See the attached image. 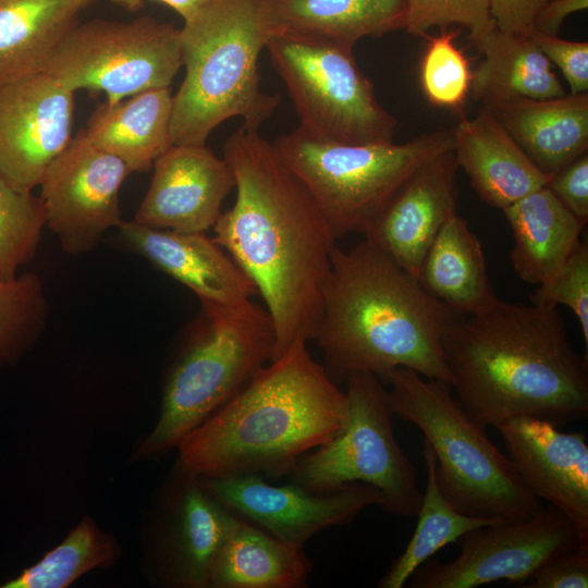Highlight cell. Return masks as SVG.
Masks as SVG:
<instances>
[{
  "label": "cell",
  "mask_w": 588,
  "mask_h": 588,
  "mask_svg": "<svg viewBox=\"0 0 588 588\" xmlns=\"http://www.w3.org/2000/svg\"><path fill=\"white\" fill-rule=\"evenodd\" d=\"M236 199L213 240L261 295L275 332L272 360L315 340L334 237L318 205L258 128L242 125L223 144Z\"/></svg>",
  "instance_id": "obj_1"
},
{
  "label": "cell",
  "mask_w": 588,
  "mask_h": 588,
  "mask_svg": "<svg viewBox=\"0 0 588 588\" xmlns=\"http://www.w3.org/2000/svg\"><path fill=\"white\" fill-rule=\"evenodd\" d=\"M444 358L464 409L485 427L517 416L556 426L588 416V357L558 307L499 299L448 333Z\"/></svg>",
  "instance_id": "obj_2"
},
{
  "label": "cell",
  "mask_w": 588,
  "mask_h": 588,
  "mask_svg": "<svg viewBox=\"0 0 588 588\" xmlns=\"http://www.w3.org/2000/svg\"><path fill=\"white\" fill-rule=\"evenodd\" d=\"M463 317L364 238L333 248L315 341L336 384L358 372L408 368L452 387L443 343Z\"/></svg>",
  "instance_id": "obj_3"
},
{
  "label": "cell",
  "mask_w": 588,
  "mask_h": 588,
  "mask_svg": "<svg viewBox=\"0 0 588 588\" xmlns=\"http://www.w3.org/2000/svg\"><path fill=\"white\" fill-rule=\"evenodd\" d=\"M293 345L177 445V464L201 477L289 476L298 460L343 430L345 392Z\"/></svg>",
  "instance_id": "obj_4"
},
{
  "label": "cell",
  "mask_w": 588,
  "mask_h": 588,
  "mask_svg": "<svg viewBox=\"0 0 588 588\" xmlns=\"http://www.w3.org/2000/svg\"><path fill=\"white\" fill-rule=\"evenodd\" d=\"M275 27L270 0H211L180 29L185 76L173 95L172 145H205L223 121L258 128L280 97L260 89L258 60Z\"/></svg>",
  "instance_id": "obj_5"
},
{
  "label": "cell",
  "mask_w": 588,
  "mask_h": 588,
  "mask_svg": "<svg viewBox=\"0 0 588 588\" xmlns=\"http://www.w3.org/2000/svg\"><path fill=\"white\" fill-rule=\"evenodd\" d=\"M379 379L389 387L393 415L419 428L431 446L440 489L460 512L506 523L527 519L542 507L449 383L408 368L389 370Z\"/></svg>",
  "instance_id": "obj_6"
},
{
  "label": "cell",
  "mask_w": 588,
  "mask_h": 588,
  "mask_svg": "<svg viewBox=\"0 0 588 588\" xmlns=\"http://www.w3.org/2000/svg\"><path fill=\"white\" fill-rule=\"evenodd\" d=\"M166 375L152 430L135 460L161 456L237 394L272 360L275 332L268 310L252 299L237 305H201Z\"/></svg>",
  "instance_id": "obj_7"
},
{
  "label": "cell",
  "mask_w": 588,
  "mask_h": 588,
  "mask_svg": "<svg viewBox=\"0 0 588 588\" xmlns=\"http://www.w3.org/2000/svg\"><path fill=\"white\" fill-rule=\"evenodd\" d=\"M274 148L324 216L336 241L368 230L411 176L432 158L453 149L452 130L395 144H347L298 126Z\"/></svg>",
  "instance_id": "obj_8"
},
{
  "label": "cell",
  "mask_w": 588,
  "mask_h": 588,
  "mask_svg": "<svg viewBox=\"0 0 588 588\" xmlns=\"http://www.w3.org/2000/svg\"><path fill=\"white\" fill-rule=\"evenodd\" d=\"M346 382L345 427L303 455L287 476L290 481L314 490L369 485L381 494V510L401 517L416 516L422 492L415 467L395 438L384 384L368 372L354 373Z\"/></svg>",
  "instance_id": "obj_9"
},
{
  "label": "cell",
  "mask_w": 588,
  "mask_h": 588,
  "mask_svg": "<svg viewBox=\"0 0 588 588\" xmlns=\"http://www.w3.org/2000/svg\"><path fill=\"white\" fill-rule=\"evenodd\" d=\"M266 48L287 87L301 127L340 143L392 140L396 120L378 102L353 49L290 32L274 33Z\"/></svg>",
  "instance_id": "obj_10"
},
{
  "label": "cell",
  "mask_w": 588,
  "mask_h": 588,
  "mask_svg": "<svg viewBox=\"0 0 588 588\" xmlns=\"http://www.w3.org/2000/svg\"><path fill=\"white\" fill-rule=\"evenodd\" d=\"M183 65L180 29L150 16L77 23L59 42L45 73L72 93H102L109 103L169 87Z\"/></svg>",
  "instance_id": "obj_11"
},
{
  "label": "cell",
  "mask_w": 588,
  "mask_h": 588,
  "mask_svg": "<svg viewBox=\"0 0 588 588\" xmlns=\"http://www.w3.org/2000/svg\"><path fill=\"white\" fill-rule=\"evenodd\" d=\"M240 520L200 476L176 463L160 489L149 524L151 577L167 587L209 588L216 559Z\"/></svg>",
  "instance_id": "obj_12"
},
{
  "label": "cell",
  "mask_w": 588,
  "mask_h": 588,
  "mask_svg": "<svg viewBox=\"0 0 588 588\" xmlns=\"http://www.w3.org/2000/svg\"><path fill=\"white\" fill-rule=\"evenodd\" d=\"M456 542L460 553L454 560L429 559L408 586L474 588L502 579L524 584L548 560L580 544L572 522L552 505L524 520L479 526Z\"/></svg>",
  "instance_id": "obj_13"
},
{
  "label": "cell",
  "mask_w": 588,
  "mask_h": 588,
  "mask_svg": "<svg viewBox=\"0 0 588 588\" xmlns=\"http://www.w3.org/2000/svg\"><path fill=\"white\" fill-rule=\"evenodd\" d=\"M128 167L95 146L84 128L51 161L41 181L48 226L72 255L93 250L103 234L122 224L119 194Z\"/></svg>",
  "instance_id": "obj_14"
},
{
  "label": "cell",
  "mask_w": 588,
  "mask_h": 588,
  "mask_svg": "<svg viewBox=\"0 0 588 588\" xmlns=\"http://www.w3.org/2000/svg\"><path fill=\"white\" fill-rule=\"evenodd\" d=\"M201 479L240 518L299 549L320 531L348 524L382 502L377 489L360 482L314 490L292 481L272 485L252 474Z\"/></svg>",
  "instance_id": "obj_15"
},
{
  "label": "cell",
  "mask_w": 588,
  "mask_h": 588,
  "mask_svg": "<svg viewBox=\"0 0 588 588\" xmlns=\"http://www.w3.org/2000/svg\"><path fill=\"white\" fill-rule=\"evenodd\" d=\"M74 93L45 72L0 85V174L32 192L72 138Z\"/></svg>",
  "instance_id": "obj_16"
},
{
  "label": "cell",
  "mask_w": 588,
  "mask_h": 588,
  "mask_svg": "<svg viewBox=\"0 0 588 588\" xmlns=\"http://www.w3.org/2000/svg\"><path fill=\"white\" fill-rule=\"evenodd\" d=\"M519 476L539 499L561 511L588 546V444L540 418L517 416L495 427Z\"/></svg>",
  "instance_id": "obj_17"
},
{
  "label": "cell",
  "mask_w": 588,
  "mask_h": 588,
  "mask_svg": "<svg viewBox=\"0 0 588 588\" xmlns=\"http://www.w3.org/2000/svg\"><path fill=\"white\" fill-rule=\"evenodd\" d=\"M233 187L234 174L223 157L206 145H172L155 160L134 221L154 229L206 233Z\"/></svg>",
  "instance_id": "obj_18"
},
{
  "label": "cell",
  "mask_w": 588,
  "mask_h": 588,
  "mask_svg": "<svg viewBox=\"0 0 588 588\" xmlns=\"http://www.w3.org/2000/svg\"><path fill=\"white\" fill-rule=\"evenodd\" d=\"M453 149L418 169L378 215L364 236L417 279L424 257L456 212Z\"/></svg>",
  "instance_id": "obj_19"
},
{
  "label": "cell",
  "mask_w": 588,
  "mask_h": 588,
  "mask_svg": "<svg viewBox=\"0 0 588 588\" xmlns=\"http://www.w3.org/2000/svg\"><path fill=\"white\" fill-rule=\"evenodd\" d=\"M119 230L135 253L191 289L201 305H237L258 293L232 257L205 233L154 229L134 220L123 221Z\"/></svg>",
  "instance_id": "obj_20"
},
{
  "label": "cell",
  "mask_w": 588,
  "mask_h": 588,
  "mask_svg": "<svg viewBox=\"0 0 588 588\" xmlns=\"http://www.w3.org/2000/svg\"><path fill=\"white\" fill-rule=\"evenodd\" d=\"M453 152L478 196L491 207L505 209L543 187L546 176L485 106L463 118L452 130Z\"/></svg>",
  "instance_id": "obj_21"
},
{
  "label": "cell",
  "mask_w": 588,
  "mask_h": 588,
  "mask_svg": "<svg viewBox=\"0 0 588 588\" xmlns=\"http://www.w3.org/2000/svg\"><path fill=\"white\" fill-rule=\"evenodd\" d=\"M485 107L548 179L587 152V93L551 99L515 98Z\"/></svg>",
  "instance_id": "obj_22"
},
{
  "label": "cell",
  "mask_w": 588,
  "mask_h": 588,
  "mask_svg": "<svg viewBox=\"0 0 588 588\" xmlns=\"http://www.w3.org/2000/svg\"><path fill=\"white\" fill-rule=\"evenodd\" d=\"M417 280L432 297L464 317L478 315L500 299L489 280L481 243L456 212L427 250Z\"/></svg>",
  "instance_id": "obj_23"
},
{
  "label": "cell",
  "mask_w": 588,
  "mask_h": 588,
  "mask_svg": "<svg viewBox=\"0 0 588 588\" xmlns=\"http://www.w3.org/2000/svg\"><path fill=\"white\" fill-rule=\"evenodd\" d=\"M173 95L152 88L119 102H101L84 128L88 139L121 159L131 172H146L172 146Z\"/></svg>",
  "instance_id": "obj_24"
},
{
  "label": "cell",
  "mask_w": 588,
  "mask_h": 588,
  "mask_svg": "<svg viewBox=\"0 0 588 588\" xmlns=\"http://www.w3.org/2000/svg\"><path fill=\"white\" fill-rule=\"evenodd\" d=\"M513 235L511 261L517 277L531 284L549 280L580 241L587 223L543 186L503 209Z\"/></svg>",
  "instance_id": "obj_25"
},
{
  "label": "cell",
  "mask_w": 588,
  "mask_h": 588,
  "mask_svg": "<svg viewBox=\"0 0 588 588\" xmlns=\"http://www.w3.org/2000/svg\"><path fill=\"white\" fill-rule=\"evenodd\" d=\"M90 0H0V85L45 71Z\"/></svg>",
  "instance_id": "obj_26"
},
{
  "label": "cell",
  "mask_w": 588,
  "mask_h": 588,
  "mask_svg": "<svg viewBox=\"0 0 588 588\" xmlns=\"http://www.w3.org/2000/svg\"><path fill=\"white\" fill-rule=\"evenodd\" d=\"M483 60L473 71V97L491 106L515 98L551 99L566 95L551 62L531 37L494 27L476 46Z\"/></svg>",
  "instance_id": "obj_27"
},
{
  "label": "cell",
  "mask_w": 588,
  "mask_h": 588,
  "mask_svg": "<svg viewBox=\"0 0 588 588\" xmlns=\"http://www.w3.org/2000/svg\"><path fill=\"white\" fill-rule=\"evenodd\" d=\"M311 569L303 549L241 518L216 559L209 588H304Z\"/></svg>",
  "instance_id": "obj_28"
},
{
  "label": "cell",
  "mask_w": 588,
  "mask_h": 588,
  "mask_svg": "<svg viewBox=\"0 0 588 588\" xmlns=\"http://www.w3.org/2000/svg\"><path fill=\"white\" fill-rule=\"evenodd\" d=\"M277 32L328 39L353 49L366 36L404 28L406 0H270Z\"/></svg>",
  "instance_id": "obj_29"
},
{
  "label": "cell",
  "mask_w": 588,
  "mask_h": 588,
  "mask_svg": "<svg viewBox=\"0 0 588 588\" xmlns=\"http://www.w3.org/2000/svg\"><path fill=\"white\" fill-rule=\"evenodd\" d=\"M426 489L417 512L418 522L404 550L378 581L379 588H402L413 573L440 549L456 542L469 530L495 522L460 512L442 493L437 462L431 446L424 441Z\"/></svg>",
  "instance_id": "obj_30"
},
{
  "label": "cell",
  "mask_w": 588,
  "mask_h": 588,
  "mask_svg": "<svg viewBox=\"0 0 588 588\" xmlns=\"http://www.w3.org/2000/svg\"><path fill=\"white\" fill-rule=\"evenodd\" d=\"M118 541L85 516L38 562L1 588H65L91 569L109 567L119 558Z\"/></svg>",
  "instance_id": "obj_31"
},
{
  "label": "cell",
  "mask_w": 588,
  "mask_h": 588,
  "mask_svg": "<svg viewBox=\"0 0 588 588\" xmlns=\"http://www.w3.org/2000/svg\"><path fill=\"white\" fill-rule=\"evenodd\" d=\"M48 303L40 277L34 272L0 279V362L14 364L41 334Z\"/></svg>",
  "instance_id": "obj_32"
},
{
  "label": "cell",
  "mask_w": 588,
  "mask_h": 588,
  "mask_svg": "<svg viewBox=\"0 0 588 588\" xmlns=\"http://www.w3.org/2000/svg\"><path fill=\"white\" fill-rule=\"evenodd\" d=\"M40 196L13 187L0 174V279L11 280L29 262L46 226Z\"/></svg>",
  "instance_id": "obj_33"
},
{
  "label": "cell",
  "mask_w": 588,
  "mask_h": 588,
  "mask_svg": "<svg viewBox=\"0 0 588 588\" xmlns=\"http://www.w3.org/2000/svg\"><path fill=\"white\" fill-rule=\"evenodd\" d=\"M440 29L439 35L428 37L420 64V84L431 103L458 109L470 91L473 71L467 57L455 45L458 33Z\"/></svg>",
  "instance_id": "obj_34"
},
{
  "label": "cell",
  "mask_w": 588,
  "mask_h": 588,
  "mask_svg": "<svg viewBox=\"0 0 588 588\" xmlns=\"http://www.w3.org/2000/svg\"><path fill=\"white\" fill-rule=\"evenodd\" d=\"M458 24L470 33L475 46L495 27L489 0H406L404 28L426 35L431 27L448 28Z\"/></svg>",
  "instance_id": "obj_35"
},
{
  "label": "cell",
  "mask_w": 588,
  "mask_h": 588,
  "mask_svg": "<svg viewBox=\"0 0 588 588\" xmlns=\"http://www.w3.org/2000/svg\"><path fill=\"white\" fill-rule=\"evenodd\" d=\"M531 303L566 306L576 316L586 353L588 348V244L579 241L574 250L546 282L538 285Z\"/></svg>",
  "instance_id": "obj_36"
},
{
  "label": "cell",
  "mask_w": 588,
  "mask_h": 588,
  "mask_svg": "<svg viewBox=\"0 0 588 588\" xmlns=\"http://www.w3.org/2000/svg\"><path fill=\"white\" fill-rule=\"evenodd\" d=\"M540 51L565 77L572 95L588 91V42L571 41L534 30L530 35Z\"/></svg>",
  "instance_id": "obj_37"
},
{
  "label": "cell",
  "mask_w": 588,
  "mask_h": 588,
  "mask_svg": "<svg viewBox=\"0 0 588 588\" xmlns=\"http://www.w3.org/2000/svg\"><path fill=\"white\" fill-rule=\"evenodd\" d=\"M522 587L587 588L588 546L578 544L573 550L551 558Z\"/></svg>",
  "instance_id": "obj_38"
},
{
  "label": "cell",
  "mask_w": 588,
  "mask_h": 588,
  "mask_svg": "<svg viewBox=\"0 0 588 588\" xmlns=\"http://www.w3.org/2000/svg\"><path fill=\"white\" fill-rule=\"evenodd\" d=\"M548 188L578 219L588 221V154L585 152L549 177Z\"/></svg>",
  "instance_id": "obj_39"
},
{
  "label": "cell",
  "mask_w": 588,
  "mask_h": 588,
  "mask_svg": "<svg viewBox=\"0 0 588 588\" xmlns=\"http://www.w3.org/2000/svg\"><path fill=\"white\" fill-rule=\"evenodd\" d=\"M550 0H489L490 14L498 29L528 36L538 12Z\"/></svg>",
  "instance_id": "obj_40"
},
{
  "label": "cell",
  "mask_w": 588,
  "mask_h": 588,
  "mask_svg": "<svg viewBox=\"0 0 588 588\" xmlns=\"http://www.w3.org/2000/svg\"><path fill=\"white\" fill-rule=\"evenodd\" d=\"M588 8V0H550L536 15L534 30L558 36L565 19Z\"/></svg>",
  "instance_id": "obj_41"
},
{
  "label": "cell",
  "mask_w": 588,
  "mask_h": 588,
  "mask_svg": "<svg viewBox=\"0 0 588 588\" xmlns=\"http://www.w3.org/2000/svg\"><path fill=\"white\" fill-rule=\"evenodd\" d=\"M164 3L176 11L184 20H191L211 0H151Z\"/></svg>",
  "instance_id": "obj_42"
},
{
  "label": "cell",
  "mask_w": 588,
  "mask_h": 588,
  "mask_svg": "<svg viewBox=\"0 0 588 588\" xmlns=\"http://www.w3.org/2000/svg\"><path fill=\"white\" fill-rule=\"evenodd\" d=\"M128 11H136L143 5V0H112Z\"/></svg>",
  "instance_id": "obj_43"
},
{
  "label": "cell",
  "mask_w": 588,
  "mask_h": 588,
  "mask_svg": "<svg viewBox=\"0 0 588 588\" xmlns=\"http://www.w3.org/2000/svg\"><path fill=\"white\" fill-rule=\"evenodd\" d=\"M3 366L2 363L0 362V367Z\"/></svg>",
  "instance_id": "obj_44"
}]
</instances>
